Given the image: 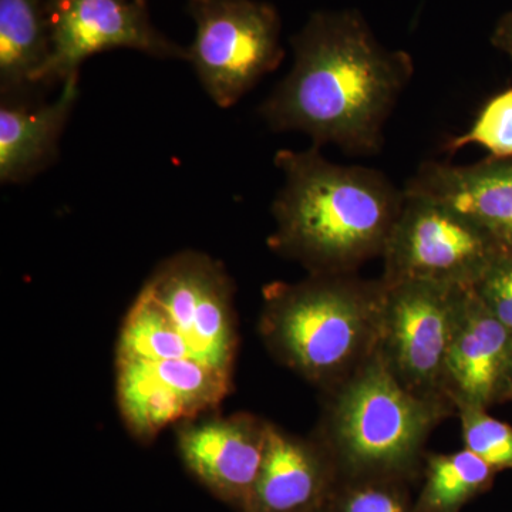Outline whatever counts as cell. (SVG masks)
<instances>
[{
  "label": "cell",
  "instance_id": "cell-9",
  "mask_svg": "<svg viewBox=\"0 0 512 512\" xmlns=\"http://www.w3.org/2000/svg\"><path fill=\"white\" fill-rule=\"evenodd\" d=\"M50 56L39 87L79 76L87 59L130 49L160 59H185L187 49L154 28L140 0H45Z\"/></svg>",
  "mask_w": 512,
  "mask_h": 512
},
{
  "label": "cell",
  "instance_id": "cell-6",
  "mask_svg": "<svg viewBox=\"0 0 512 512\" xmlns=\"http://www.w3.org/2000/svg\"><path fill=\"white\" fill-rule=\"evenodd\" d=\"M464 289L427 281L383 282L375 352L406 389L424 399L450 403L444 367Z\"/></svg>",
  "mask_w": 512,
  "mask_h": 512
},
{
  "label": "cell",
  "instance_id": "cell-11",
  "mask_svg": "<svg viewBox=\"0 0 512 512\" xmlns=\"http://www.w3.org/2000/svg\"><path fill=\"white\" fill-rule=\"evenodd\" d=\"M512 362V335L464 289L444 367V393L454 407L488 409L505 400Z\"/></svg>",
  "mask_w": 512,
  "mask_h": 512
},
{
  "label": "cell",
  "instance_id": "cell-14",
  "mask_svg": "<svg viewBox=\"0 0 512 512\" xmlns=\"http://www.w3.org/2000/svg\"><path fill=\"white\" fill-rule=\"evenodd\" d=\"M79 93L76 76L63 83L62 92L52 103L29 97L2 99L0 183H23L52 163Z\"/></svg>",
  "mask_w": 512,
  "mask_h": 512
},
{
  "label": "cell",
  "instance_id": "cell-16",
  "mask_svg": "<svg viewBox=\"0 0 512 512\" xmlns=\"http://www.w3.org/2000/svg\"><path fill=\"white\" fill-rule=\"evenodd\" d=\"M117 399L128 430L143 441L153 440L170 424L190 419L181 400L143 360L117 359Z\"/></svg>",
  "mask_w": 512,
  "mask_h": 512
},
{
  "label": "cell",
  "instance_id": "cell-12",
  "mask_svg": "<svg viewBox=\"0 0 512 512\" xmlns=\"http://www.w3.org/2000/svg\"><path fill=\"white\" fill-rule=\"evenodd\" d=\"M403 191L466 215L501 255L512 256V157H488L471 165L426 161Z\"/></svg>",
  "mask_w": 512,
  "mask_h": 512
},
{
  "label": "cell",
  "instance_id": "cell-25",
  "mask_svg": "<svg viewBox=\"0 0 512 512\" xmlns=\"http://www.w3.org/2000/svg\"><path fill=\"white\" fill-rule=\"evenodd\" d=\"M505 400H512V362L510 367V375H508L507 396H505Z\"/></svg>",
  "mask_w": 512,
  "mask_h": 512
},
{
  "label": "cell",
  "instance_id": "cell-22",
  "mask_svg": "<svg viewBox=\"0 0 512 512\" xmlns=\"http://www.w3.org/2000/svg\"><path fill=\"white\" fill-rule=\"evenodd\" d=\"M345 488L333 512H412L389 478H359Z\"/></svg>",
  "mask_w": 512,
  "mask_h": 512
},
{
  "label": "cell",
  "instance_id": "cell-3",
  "mask_svg": "<svg viewBox=\"0 0 512 512\" xmlns=\"http://www.w3.org/2000/svg\"><path fill=\"white\" fill-rule=\"evenodd\" d=\"M382 279L309 275L264 292L259 332L278 362L323 392L338 386L375 353Z\"/></svg>",
  "mask_w": 512,
  "mask_h": 512
},
{
  "label": "cell",
  "instance_id": "cell-4",
  "mask_svg": "<svg viewBox=\"0 0 512 512\" xmlns=\"http://www.w3.org/2000/svg\"><path fill=\"white\" fill-rule=\"evenodd\" d=\"M326 393L318 440L335 466L359 478H394L419 464L431 431L456 412L410 392L373 353Z\"/></svg>",
  "mask_w": 512,
  "mask_h": 512
},
{
  "label": "cell",
  "instance_id": "cell-8",
  "mask_svg": "<svg viewBox=\"0 0 512 512\" xmlns=\"http://www.w3.org/2000/svg\"><path fill=\"white\" fill-rule=\"evenodd\" d=\"M143 291L183 335L194 359L231 377L238 345L234 286L220 262L178 252L157 266Z\"/></svg>",
  "mask_w": 512,
  "mask_h": 512
},
{
  "label": "cell",
  "instance_id": "cell-10",
  "mask_svg": "<svg viewBox=\"0 0 512 512\" xmlns=\"http://www.w3.org/2000/svg\"><path fill=\"white\" fill-rule=\"evenodd\" d=\"M272 423L249 413L181 421L178 451L188 470L222 498L245 505L261 473Z\"/></svg>",
  "mask_w": 512,
  "mask_h": 512
},
{
  "label": "cell",
  "instance_id": "cell-21",
  "mask_svg": "<svg viewBox=\"0 0 512 512\" xmlns=\"http://www.w3.org/2000/svg\"><path fill=\"white\" fill-rule=\"evenodd\" d=\"M461 433L467 450L495 471L512 468V426L494 419L481 407H460Z\"/></svg>",
  "mask_w": 512,
  "mask_h": 512
},
{
  "label": "cell",
  "instance_id": "cell-24",
  "mask_svg": "<svg viewBox=\"0 0 512 512\" xmlns=\"http://www.w3.org/2000/svg\"><path fill=\"white\" fill-rule=\"evenodd\" d=\"M491 43L512 60V10L498 20L491 35Z\"/></svg>",
  "mask_w": 512,
  "mask_h": 512
},
{
  "label": "cell",
  "instance_id": "cell-1",
  "mask_svg": "<svg viewBox=\"0 0 512 512\" xmlns=\"http://www.w3.org/2000/svg\"><path fill=\"white\" fill-rule=\"evenodd\" d=\"M293 66L259 109L274 131L313 146L376 154L383 128L414 74L413 57L384 47L355 9L319 10L291 39Z\"/></svg>",
  "mask_w": 512,
  "mask_h": 512
},
{
  "label": "cell",
  "instance_id": "cell-23",
  "mask_svg": "<svg viewBox=\"0 0 512 512\" xmlns=\"http://www.w3.org/2000/svg\"><path fill=\"white\" fill-rule=\"evenodd\" d=\"M471 288L512 335V256L498 255Z\"/></svg>",
  "mask_w": 512,
  "mask_h": 512
},
{
  "label": "cell",
  "instance_id": "cell-18",
  "mask_svg": "<svg viewBox=\"0 0 512 512\" xmlns=\"http://www.w3.org/2000/svg\"><path fill=\"white\" fill-rule=\"evenodd\" d=\"M194 357L163 309L141 291L121 326L117 359L164 362Z\"/></svg>",
  "mask_w": 512,
  "mask_h": 512
},
{
  "label": "cell",
  "instance_id": "cell-2",
  "mask_svg": "<svg viewBox=\"0 0 512 512\" xmlns=\"http://www.w3.org/2000/svg\"><path fill=\"white\" fill-rule=\"evenodd\" d=\"M275 164L285 183L272 205L269 247L311 275L356 274L383 255L404 191L382 171L332 163L316 146L279 150Z\"/></svg>",
  "mask_w": 512,
  "mask_h": 512
},
{
  "label": "cell",
  "instance_id": "cell-26",
  "mask_svg": "<svg viewBox=\"0 0 512 512\" xmlns=\"http://www.w3.org/2000/svg\"><path fill=\"white\" fill-rule=\"evenodd\" d=\"M140 2L147 3V0H140Z\"/></svg>",
  "mask_w": 512,
  "mask_h": 512
},
{
  "label": "cell",
  "instance_id": "cell-13",
  "mask_svg": "<svg viewBox=\"0 0 512 512\" xmlns=\"http://www.w3.org/2000/svg\"><path fill=\"white\" fill-rule=\"evenodd\" d=\"M333 466L318 440L299 439L272 424L264 464L245 511H316L328 493Z\"/></svg>",
  "mask_w": 512,
  "mask_h": 512
},
{
  "label": "cell",
  "instance_id": "cell-20",
  "mask_svg": "<svg viewBox=\"0 0 512 512\" xmlns=\"http://www.w3.org/2000/svg\"><path fill=\"white\" fill-rule=\"evenodd\" d=\"M480 146L493 158L512 157V89L488 100L466 133L447 141L444 150L457 153L467 146Z\"/></svg>",
  "mask_w": 512,
  "mask_h": 512
},
{
  "label": "cell",
  "instance_id": "cell-19",
  "mask_svg": "<svg viewBox=\"0 0 512 512\" xmlns=\"http://www.w3.org/2000/svg\"><path fill=\"white\" fill-rule=\"evenodd\" d=\"M147 363L158 379L181 400L190 419L215 409L231 386V377L194 357Z\"/></svg>",
  "mask_w": 512,
  "mask_h": 512
},
{
  "label": "cell",
  "instance_id": "cell-15",
  "mask_svg": "<svg viewBox=\"0 0 512 512\" xmlns=\"http://www.w3.org/2000/svg\"><path fill=\"white\" fill-rule=\"evenodd\" d=\"M50 56L45 0H0V93L29 97Z\"/></svg>",
  "mask_w": 512,
  "mask_h": 512
},
{
  "label": "cell",
  "instance_id": "cell-17",
  "mask_svg": "<svg viewBox=\"0 0 512 512\" xmlns=\"http://www.w3.org/2000/svg\"><path fill=\"white\" fill-rule=\"evenodd\" d=\"M495 470L470 450L427 457L416 512H457L493 483Z\"/></svg>",
  "mask_w": 512,
  "mask_h": 512
},
{
  "label": "cell",
  "instance_id": "cell-5",
  "mask_svg": "<svg viewBox=\"0 0 512 512\" xmlns=\"http://www.w3.org/2000/svg\"><path fill=\"white\" fill-rule=\"evenodd\" d=\"M195 35L187 49L202 89L221 109L237 104L285 57L278 10L261 0H188Z\"/></svg>",
  "mask_w": 512,
  "mask_h": 512
},
{
  "label": "cell",
  "instance_id": "cell-7",
  "mask_svg": "<svg viewBox=\"0 0 512 512\" xmlns=\"http://www.w3.org/2000/svg\"><path fill=\"white\" fill-rule=\"evenodd\" d=\"M501 255L466 215L404 191L399 218L383 251L386 284L427 281L471 288Z\"/></svg>",
  "mask_w": 512,
  "mask_h": 512
}]
</instances>
